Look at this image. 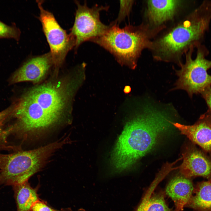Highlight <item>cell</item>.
<instances>
[{"label": "cell", "mask_w": 211, "mask_h": 211, "mask_svg": "<svg viewBox=\"0 0 211 211\" xmlns=\"http://www.w3.org/2000/svg\"><path fill=\"white\" fill-rule=\"evenodd\" d=\"M31 211H59L52 208L45 202L40 200L35 203L33 205Z\"/></svg>", "instance_id": "19"}, {"label": "cell", "mask_w": 211, "mask_h": 211, "mask_svg": "<svg viewBox=\"0 0 211 211\" xmlns=\"http://www.w3.org/2000/svg\"><path fill=\"white\" fill-rule=\"evenodd\" d=\"M143 211H172V210L167 205L164 194L162 192H158L154 193L152 195Z\"/></svg>", "instance_id": "16"}, {"label": "cell", "mask_w": 211, "mask_h": 211, "mask_svg": "<svg viewBox=\"0 0 211 211\" xmlns=\"http://www.w3.org/2000/svg\"><path fill=\"white\" fill-rule=\"evenodd\" d=\"M74 23L70 33L75 40L76 50L84 42L91 41L104 33L110 27L103 23L100 18V12L108 10V6L96 5L89 8L85 2L83 5L77 1Z\"/></svg>", "instance_id": "8"}, {"label": "cell", "mask_w": 211, "mask_h": 211, "mask_svg": "<svg viewBox=\"0 0 211 211\" xmlns=\"http://www.w3.org/2000/svg\"><path fill=\"white\" fill-rule=\"evenodd\" d=\"M21 33L16 26L8 25L0 20V39L11 38L18 41Z\"/></svg>", "instance_id": "17"}, {"label": "cell", "mask_w": 211, "mask_h": 211, "mask_svg": "<svg viewBox=\"0 0 211 211\" xmlns=\"http://www.w3.org/2000/svg\"><path fill=\"white\" fill-rule=\"evenodd\" d=\"M181 134L211 154V114L208 110L192 125L173 123Z\"/></svg>", "instance_id": "11"}, {"label": "cell", "mask_w": 211, "mask_h": 211, "mask_svg": "<svg viewBox=\"0 0 211 211\" xmlns=\"http://www.w3.org/2000/svg\"><path fill=\"white\" fill-rule=\"evenodd\" d=\"M186 206L197 211H211V179L197 183Z\"/></svg>", "instance_id": "14"}, {"label": "cell", "mask_w": 211, "mask_h": 211, "mask_svg": "<svg viewBox=\"0 0 211 211\" xmlns=\"http://www.w3.org/2000/svg\"><path fill=\"white\" fill-rule=\"evenodd\" d=\"M144 108L126 121L111 152L110 164L116 173L131 169L172 124L166 112L150 106Z\"/></svg>", "instance_id": "2"}, {"label": "cell", "mask_w": 211, "mask_h": 211, "mask_svg": "<svg viewBox=\"0 0 211 211\" xmlns=\"http://www.w3.org/2000/svg\"><path fill=\"white\" fill-rule=\"evenodd\" d=\"M68 143L67 138L35 149L19 150L0 158V186L19 184L28 181L39 171L56 150Z\"/></svg>", "instance_id": "4"}, {"label": "cell", "mask_w": 211, "mask_h": 211, "mask_svg": "<svg viewBox=\"0 0 211 211\" xmlns=\"http://www.w3.org/2000/svg\"><path fill=\"white\" fill-rule=\"evenodd\" d=\"M208 107L209 111L211 114V86L201 93Z\"/></svg>", "instance_id": "21"}, {"label": "cell", "mask_w": 211, "mask_h": 211, "mask_svg": "<svg viewBox=\"0 0 211 211\" xmlns=\"http://www.w3.org/2000/svg\"><path fill=\"white\" fill-rule=\"evenodd\" d=\"M181 3L180 0H149L147 13L150 21L159 25L172 19Z\"/></svg>", "instance_id": "13"}, {"label": "cell", "mask_w": 211, "mask_h": 211, "mask_svg": "<svg viewBox=\"0 0 211 211\" xmlns=\"http://www.w3.org/2000/svg\"><path fill=\"white\" fill-rule=\"evenodd\" d=\"M53 63L50 52L29 58L13 74L10 79L12 84L24 81L34 83L41 81Z\"/></svg>", "instance_id": "9"}, {"label": "cell", "mask_w": 211, "mask_h": 211, "mask_svg": "<svg viewBox=\"0 0 211 211\" xmlns=\"http://www.w3.org/2000/svg\"><path fill=\"white\" fill-rule=\"evenodd\" d=\"M16 205V211H31L33 204L40 200L38 187L33 188L28 181L12 186Z\"/></svg>", "instance_id": "15"}, {"label": "cell", "mask_w": 211, "mask_h": 211, "mask_svg": "<svg viewBox=\"0 0 211 211\" xmlns=\"http://www.w3.org/2000/svg\"><path fill=\"white\" fill-rule=\"evenodd\" d=\"M1 153H0V156H1Z\"/></svg>", "instance_id": "23"}, {"label": "cell", "mask_w": 211, "mask_h": 211, "mask_svg": "<svg viewBox=\"0 0 211 211\" xmlns=\"http://www.w3.org/2000/svg\"><path fill=\"white\" fill-rule=\"evenodd\" d=\"M40 11L39 19L49 45L54 72L58 73L68 52L75 46V40L60 26L51 12L43 7V1H37Z\"/></svg>", "instance_id": "7"}, {"label": "cell", "mask_w": 211, "mask_h": 211, "mask_svg": "<svg viewBox=\"0 0 211 211\" xmlns=\"http://www.w3.org/2000/svg\"><path fill=\"white\" fill-rule=\"evenodd\" d=\"M54 76L28 90L13 106L15 121L10 125L11 136L24 141L71 122L73 100L82 80L72 71Z\"/></svg>", "instance_id": "1"}, {"label": "cell", "mask_w": 211, "mask_h": 211, "mask_svg": "<svg viewBox=\"0 0 211 211\" xmlns=\"http://www.w3.org/2000/svg\"><path fill=\"white\" fill-rule=\"evenodd\" d=\"M183 161L178 167L181 175L188 178L201 176L211 179V159L201 150L188 147L183 154Z\"/></svg>", "instance_id": "10"}, {"label": "cell", "mask_w": 211, "mask_h": 211, "mask_svg": "<svg viewBox=\"0 0 211 211\" xmlns=\"http://www.w3.org/2000/svg\"><path fill=\"white\" fill-rule=\"evenodd\" d=\"M133 1L121 0L117 18L114 22L117 24L122 21L128 16L131 10Z\"/></svg>", "instance_id": "18"}, {"label": "cell", "mask_w": 211, "mask_h": 211, "mask_svg": "<svg viewBox=\"0 0 211 211\" xmlns=\"http://www.w3.org/2000/svg\"><path fill=\"white\" fill-rule=\"evenodd\" d=\"M84 211V210H79V211Z\"/></svg>", "instance_id": "22"}, {"label": "cell", "mask_w": 211, "mask_h": 211, "mask_svg": "<svg viewBox=\"0 0 211 211\" xmlns=\"http://www.w3.org/2000/svg\"><path fill=\"white\" fill-rule=\"evenodd\" d=\"M194 187L192 181L182 175L175 176L169 181L166 194L173 201L176 211H182L193 194Z\"/></svg>", "instance_id": "12"}, {"label": "cell", "mask_w": 211, "mask_h": 211, "mask_svg": "<svg viewBox=\"0 0 211 211\" xmlns=\"http://www.w3.org/2000/svg\"><path fill=\"white\" fill-rule=\"evenodd\" d=\"M91 41L109 52L121 65L132 69L136 68L143 49L151 45L141 27L129 25L121 28L115 22L103 35Z\"/></svg>", "instance_id": "5"}, {"label": "cell", "mask_w": 211, "mask_h": 211, "mask_svg": "<svg viewBox=\"0 0 211 211\" xmlns=\"http://www.w3.org/2000/svg\"><path fill=\"white\" fill-rule=\"evenodd\" d=\"M209 51L201 42L191 46L186 52V61L181 65L180 69L176 71L178 78L173 90L186 91L190 97L201 93L211 86V75L207 71L211 68V61L206 57Z\"/></svg>", "instance_id": "6"}, {"label": "cell", "mask_w": 211, "mask_h": 211, "mask_svg": "<svg viewBox=\"0 0 211 211\" xmlns=\"http://www.w3.org/2000/svg\"><path fill=\"white\" fill-rule=\"evenodd\" d=\"M13 106L0 112V131L4 126L7 120L11 116Z\"/></svg>", "instance_id": "20"}, {"label": "cell", "mask_w": 211, "mask_h": 211, "mask_svg": "<svg viewBox=\"0 0 211 211\" xmlns=\"http://www.w3.org/2000/svg\"><path fill=\"white\" fill-rule=\"evenodd\" d=\"M211 21V0H205L181 23L159 39L154 45L155 58L177 60L184 52L201 42Z\"/></svg>", "instance_id": "3"}]
</instances>
